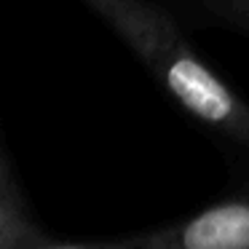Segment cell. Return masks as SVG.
Returning a JSON list of instances; mask_svg holds the SVG:
<instances>
[{
    "mask_svg": "<svg viewBox=\"0 0 249 249\" xmlns=\"http://www.w3.org/2000/svg\"><path fill=\"white\" fill-rule=\"evenodd\" d=\"M145 236L150 249H249V182Z\"/></svg>",
    "mask_w": 249,
    "mask_h": 249,
    "instance_id": "cell-2",
    "label": "cell"
},
{
    "mask_svg": "<svg viewBox=\"0 0 249 249\" xmlns=\"http://www.w3.org/2000/svg\"><path fill=\"white\" fill-rule=\"evenodd\" d=\"M198 3L222 24L249 35V0H198Z\"/></svg>",
    "mask_w": 249,
    "mask_h": 249,
    "instance_id": "cell-5",
    "label": "cell"
},
{
    "mask_svg": "<svg viewBox=\"0 0 249 249\" xmlns=\"http://www.w3.org/2000/svg\"><path fill=\"white\" fill-rule=\"evenodd\" d=\"M17 249H150L147 236H121V238H49L43 236L22 244Z\"/></svg>",
    "mask_w": 249,
    "mask_h": 249,
    "instance_id": "cell-4",
    "label": "cell"
},
{
    "mask_svg": "<svg viewBox=\"0 0 249 249\" xmlns=\"http://www.w3.org/2000/svg\"><path fill=\"white\" fill-rule=\"evenodd\" d=\"M43 236L30 201L14 172L3 129H0V244H24Z\"/></svg>",
    "mask_w": 249,
    "mask_h": 249,
    "instance_id": "cell-3",
    "label": "cell"
},
{
    "mask_svg": "<svg viewBox=\"0 0 249 249\" xmlns=\"http://www.w3.org/2000/svg\"><path fill=\"white\" fill-rule=\"evenodd\" d=\"M115 33L169 102L220 145L249 156V102L201 56L161 0H81Z\"/></svg>",
    "mask_w": 249,
    "mask_h": 249,
    "instance_id": "cell-1",
    "label": "cell"
},
{
    "mask_svg": "<svg viewBox=\"0 0 249 249\" xmlns=\"http://www.w3.org/2000/svg\"><path fill=\"white\" fill-rule=\"evenodd\" d=\"M27 244V241H24ZM17 247H22V244H0V249H17Z\"/></svg>",
    "mask_w": 249,
    "mask_h": 249,
    "instance_id": "cell-6",
    "label": "cell"
}]
</instances>
